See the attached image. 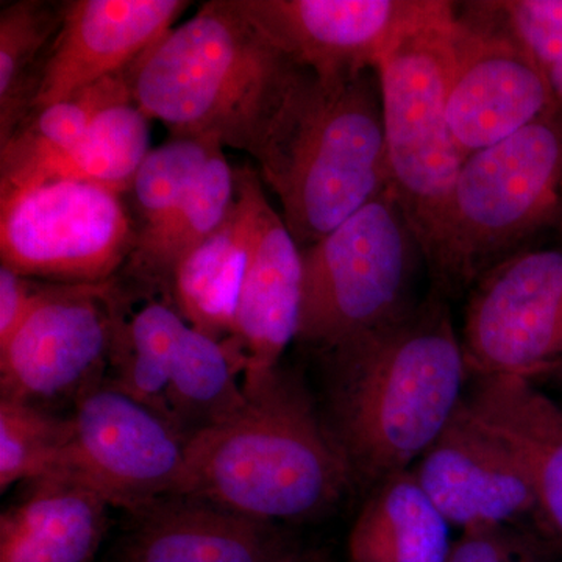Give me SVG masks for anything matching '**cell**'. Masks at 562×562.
I'll return each instance as SVG.
<instances>
[{
	"label": "cell",
	"instance_id": "1",
	"mask_svg": "<svg viewBox=\"0 0 562 562\" xmlns=\"http://www.w3.org/2000/svg\"><path fill=\"white\" fill-rule=\"evenodd\" d=\"M328 427L353 486L371 492L413 469L471 379L449 299L432 290L382 330L325 355Z\"/></svg>",
	"mask_w": 562,
	"mask_h": 562
},
{
	"label": "cell",
	"instance_id": "2",
	"mask_svg": "<svg viewBox=\"0 0 562 562\" xmlns=\"http://www.w3.org/2000/svg\"><path fill=\"white\" fill-rule=\"evenodd\" d=\"M243 408L192 435L176 494L286 524L335 508L353 486L349 464L294 372H276Z\"/></svg>",
	"mask_w": 562,
	"mask_h": 562
},
{
	"label": "cell",
	"instance_id": "3",
	"mask_svg": "<svg viewBox=\"0 0 562 562\" xmlns=\"http://www.w3.org/2000/svg\"><path fill=\"white\" fill-rule=\"evenodd\" d=\"M306 70L238 0H211L133 63L132 101L172 138L213 140L257 160Z\"/></svg>",
	"mask_w": 562,
	"mask_h": 562
},
{
	"label": "cell",
	"instance_id": "4",
	"mask_svg": "<svg viewBox=\"0 0 562 562\" xmlns=\"http://www.w3.org/2000/svg\"><path fill=\"white\" fill-rule=\"evenodd\" d=\"M255 161L301 249L330 235L391 187L376 70H306Z\"/></svg>",
	"mask_w": 562,
	"mask_h": 562
},
{
	"label": "cell",
	"instance_id": "5",
	"mask_svg": "<svg viewBox=\"0 0 562 562\" xmlns=\"http://www.w3.org/2000/svg\"><path fill=\"white\" fill-rule=\"evenodd\" d=\"M562 238V105L471 155L427 255L431 288L468 294L498 262Z\"/></svg>",
	"mask_w": 562,
	"mask_h": 562
},
{
	"label": "cell",
	"instance_id": "6",
	"mask_svg": "<svg viewBox=\"0 0 562 562\" xmlns=\"http://www.w3.org/2000/svg\"><path fill=\"white\" fill-rule=\"evenodd\" d=\"M302 250L295 344L321 357L412 312L424 250L392 188Z\"/></svg>",
	"mask_w": 562,
	"mask_h": 562
},
{
	"label": "cell",
	"instance_id": "7",
	"mask_svg": "<svg viewBox=\"0 0 562 562\" xmlns=\"http://www.w3.org/2000/svg\"><path fill=\"white\" fill-rule=\"evenodd\" d=\"M453 11L454 2L438 0L376 69L391 188L424 255L465 161L447 121Z\"/></svg>",
	"mask_w": 562,
	"mask_h": 562
},
{
	"label": "cell",
	"instance_id": "8",
	"mask_svg": "<svg viewBox=\"0 0 562 562\" xmlns=\"http://www.w3.org/2000/svg\"><path fill=\"white\" fill-rule=\"evenodd\" d=\"M136 238L125 195L90 181L49 180L0 199V261L27 279H116Z\"/></svg>",
	"mask_w": 562,
	"mask_h": 562
},
{
	"label": "cell",
	"instance_id": "9",
	"mask_svg": "<svg viewBox=\"0 0 562 562\" xmlns=\"http://www.w3.org/2000/svg\"><path fill=\"white\" fill-rule=\"evenodd\" d=\"M560 105L501 0L454 3L447 121L462 157Z\"/></svg>",
	"mask_w": 562,
	"mask_h": 562
},
{
	"label": "cell",
	"instance_id": "10",
	"mask_svg": "<svg viewBox=\"0 0 562 562\" xmlns=\"http://www.w3.org/2000/svg\"><path fill=\"white\" fill-rule=\"evenodd\" d=\"M187 442L168 417L111 384L98 386L77 401L54 475L69 476L114 508L135 514L176 494Z\"/></svg>",
	"mask_w": 562,
	"mask_h": 562
},
{
	"label": "cell",
	"instance_id": "11",
	"mask_svg": "<svg viewBox=\"0 0 562 562\" xmlns=\"http://www.w3.org/2000/svg\"><path fill=\"white\" fill-rule=\"evenodd\" d=\"M117 312V277L41 284L38 301L0 347L2 398L40 406L98 387L110 362Z\"/></svg>",
	"mask_w": 562,
	"mask_h": 562
},
{
	"label": "cell",
	"instance_id": "12",
	"mask_svg": "<svg viewBox=\"0 0 562 562\" xmlns=\"http://www.w3.org/2000/svg\"><path fill=\"white\" fill-rule=\"evenodd\" d=\"M471 379L531 380L562 357V238L513 255L468 292L461 328Z\"/></svg>",
	"mask_w": 562,
	"mask_h": 562
},
{
	"label": "cell",
	"instance_id": "13",
	"mask_svg": "<svg viewBox=\"0 0 562 562\" xmlns=\"http://www.w3.org/2000/svg\"><path fill=\"white\" fill-rule=\"evenodd\" d=\"M279 49L321 79L379 69L438 0H238Z\"/></svg>",
	"mask_w": 562,
	"mask_h": 562
},
{
	"label": "cell",
	"instance_id": "14",
	"mask_svg": "<svg viewBox=\"0 0 562 562\" xmlns=\"http://www.w3.org/2000/svg\"><path fill=\"white\" fill-rule=\"evenodd\" d=\"M413 472L443 517L461 531L527 524L543 528L522 462L468 412L464 401Z\"/></svg>",
	"mask_w": 562,
	"mask_h": 562
},
{
	"label": "cell",
	"instance_id": "15",
	"mask_svg": "<svg viewBox=\"0 0 562 562\" xmlns=\"http://www.w3.org/2000/svg\"><path fill=\"white\" fill-rule=\"evenodd\" d=\"M184 0H70L44 63L33 111L131 68L172 31ZM32 111V113H33Z\"/></svg>",
	"mask_w": 562,
	"mask_h": 562
},
{
	"label": "cell",
	"instance_id": "16",
	"mask_svg": "<svg viewBox=\"0 0 562 562\" xmlns=\"http://www.w3.org/2000/svg\"><path fill=\"white\" fill-rule=\"evenodd\" d=\"M301 295V247L262 192L231 339L243 357L246 392L260 387L295 342Z\"/></svg>",
	"mask_w": 562,
	"mask_h": 562
},
{
	"label": "cell",
	"instance_id": "17",
	"mask_svg": "<svg viewBox=\"0 0 562 562\" xmlns=\"http://www.w3.org/2000/svg\"><path fill=\"white\" fill-rule=\"evenodd\" d=\"M120 562H297L301 549L280 524L199 498L171 497L135 513Z\"/></svg>",
	"mask_w": 562,
	"mask_h": 562
},
{
	"label": "cell",
	"instance_id": "18",
	"mask_svg": "<svg viewBox=\"0 0 562 562\" xmlns=\"http://www.w3.org/2000/svg\"><path fill=\"white\" fill-rule=\"evenodd\" d=\"M464 406L522 462L547 535L562 546V406L524 376L472 379Z\"/></svg>",
	"mask_w": 562,
	"mask_h": 562
},
{
	"label": "cell",
	"instance_id": "19",
	"mask_svg": "<svg viewBox=\"0 0 562 562\" xmlns=\"http://www.w3.org/2000/svg\"><path fill=\"white\" fill-rule=\"evenodd\" d=\"M265 192L258 171L236 169L231 213L173 272L169 295L183 319L217 341H228L246 273L255 213Z\"/></svg>",
	"mask_w": 562,
	"mask_h": 562
},
{
	"label": "cell",
	"instance_id": "20",
	"mask_svg": "<svg viewBox=\"0 0 562 562\" xmlns=\"http://www.w3.org/2000/svg\"><path fill=\"white\" fill-rule=\"evenodd\" d=\"M110 503L76 480L52 475L0 519V562H91Z\"/></svg>",
	"mask_w": 562,
	"mask_h": 562
},
{
	"label": "cell",
	"instance_id": "21",
	"mask_svg": "<svg viewBox=\"0 0 562 562\" xmlns=\"http://www.w3.org/2000/svg\"><path fill=\"white\" fill-rule=\"evenodd\" d=\"M452 525L413 469L373 487L349 536L350 562H447Z\"/></svg>",
	"mask_w": 562,
	"mask_h": 562
},
{
	"label": "cell",
	"instance_id": "22",
	"mask_svg": "<svg viewBox=\"0 0 562 562\" xmlns=\"http://www.w3.org/2000/svg\"><path fill=\"white\" fill-rule=\"evenodd\" d=\"M236 195V169L224 149L214 151L183 199L160 221L138 231L125 276L143 288L168 292L173 272L231 213Z\"/></svg>",
	"mask_w": 562,
	"mask_h": 562
},
{
	"label": "cell",
	"instance_id": "23",
	"mask_svg": "<svg viewBox=\"0 0 562 562\" xmlns=\"http://www.w3.org/2000/svg\"><path fill=\"white\" fill-rule=\"evenodd\" d=\"M131 68L33 111L0 146V198L21 190L43 166L68 154L103 109L133 102Z\"/></svg>",
	"mask_w": 562,
	"mask_h": 562
},
{
	"label": "cell",
	"instance_id": "24",
	"mask_svg": "<svg viewBox=\"0 0 562 562\" xmlns=\"http://www.w3.org/2000/svg\"><path fill=\"white\" fill-rule=\"evenodd\" d=\"M243 379V357L231 339L217 341L188 324L166 391L169 417L190 439L246 405Z\"/></svg>",
	"mask_w": 562,
	"mask_h": 562
},
{
	"label": "cell",
	"instance_id": "25",
	"mask_svg": "<svg viewBox=\"0 0 562 562\" xmlns=\"http://www.w3.org/2000/svg\"><path fill=\"white\" fill-rule=\"evenodd\" d=\"M187 327L188 322L173 305L171 295L149 299L128 314L120 288V312L110 358L116 380L111 386L171 420L166 409V391Z\"/></svg>",
	"mask_w": 562,
	"mask_h": 562
},
{
	"label": "cell",
	"instance_id": "26",
	"mask_svg": "<svg viewBox=\"0 0 562 562\" xmlns=\"http://www.w3.org/2000/svg\"><path fill=\"white\" fill-rule=\"evenodd\" d=\"M149 122L133 102L106 106L68 154L47 162L14 192L44 181L65 179L90 181L127 195L133 177L150 151Z\"/></svg>",
	"mask_w": 562,
	"mask_h": 562
},
{
	"label": "cell",
	"instance_id": "27",
	"mask_svg": "<svg viewBox=\"0 0 562 562\" xmlns=\"http://www.w3.org/2000/svg\"><path fill=\"white\" fill-rule=\"evenodd\" d=\"M65 2L18 0L0 10V146L31 116Z\"/></svg>",
	"mask_w": 562,
	"mask_h": 562
},
{
	"label": "cell",
	"instance_id": "28",
	"mask_svg": "<svg viewBox=\"0 0 562 562\" xmlns=\"http://www.w3.org/2000/svg\"><path fill=\"white\" fill-rule=\"evenodd\" d=\"M69 438L70 417L0 397V490L54 475Z\"/></svg>",
	"mask_w": 562,
	"mask_h": 562
},
{
	"label": "cell",
	"instance_id": "29",
	"mask_svg": "<svg viewBox=\"0 0 562 562\" xmlns=\"http://www.w3.org/2000/svg\"><path fill=\"white\" fill-rule=\"evenodd\" d=\"M224 149L213 140L172 138L140 162L127 195L138 231L160 221L191 190L214 151Z\"/></svg>",
	"mask_w": 562,
	"mask_h": 562
},
{
	"label": "cell",
	"instance_id": "30",
	"mask_svg": "<svg viewBox=\"0 0 562 562\" xmlns=\"http://www.w3.org/2000/svg\"><path fill=\"white\" fill-rule=\"evenodd\" d=\"M514 31L562 105V0H501Z\"/></svg>",
	"mask_w": 562,
	"mask_h": 562
},
{
	"label": "cell",
	"instance_id": "31",
	"mask_svg": "<svg viewBox=\"0 0 562 562\" xmlns=\"http://www.w3.org/2000/svg\"><path fill=\"white\" fill-rule=\"evenodd\" d=\"M539 525H508L462 531L447 562H552Z\"/></svg>",
	"mask_w": 562,
	"mask_h": 562
},
{
	"label": "cell",
	"instance_id": "32",
	"mask_svg": "<svg viewBox=\"0 0 562 562\" xmlns=\"http://www.w3.org/2000/svg\"><path fill=\"white\" fill-rule=\"evenodd\" d=\"M40 290V283L0 266V347L20 328L38 301Z\"/></svg>",
	"mask_w": 562,
	"mask_h": 562
},
{
	"label": "cell",
	"instance_id": "33",
	"mask_svg": "<svg viewBox=\"0 0 562 562\" xmlns=\"http://www.w3.org/2000/svg\"><path fill=\"white\" fill-rule=\"evenodd\" d=\"M531 382L536 384L553 383L554 386L562 387V357L539 372L538 375L532 376Z\"/></svg>",
	"mask_w": 562,
	"mask_h": 562
},
{
	"label": "cell",
	"instance_id": "34",
	"mask_svg": "<svg viewBox=\"0 0 562 562\" xmlns=\"http://www.w3.org/2000/svg\"><path fill=\"white\" fill-rule=\"evenodd\" d=\"M297 562H330L325 560V558L319 557V554H302L301 560Z\"/></svg>",
	"mask_w": 562,
	"mask_h": 562
}]
</instances>
